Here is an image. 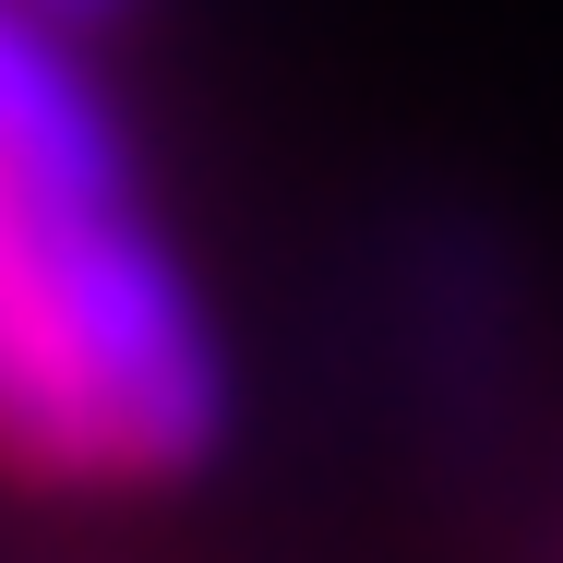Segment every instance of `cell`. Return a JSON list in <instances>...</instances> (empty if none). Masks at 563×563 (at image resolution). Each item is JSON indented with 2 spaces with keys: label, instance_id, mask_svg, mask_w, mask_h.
<instances>
[{
  "label": "cell",
  "instance_id": "6da1fadb",
  "mask_svg": "<svg viewBox=\"0 0 563 563\" xmlns=\"http://www.w3.org/2000/svg\"><path fill=\"white\" fill-rule=\"evenodd\" d=\"M228 444V347L48 0H0V492L168 504Z\"/></svg>",
  "mask_w": 563,
  "mask_h": 563
}]
</instances>
